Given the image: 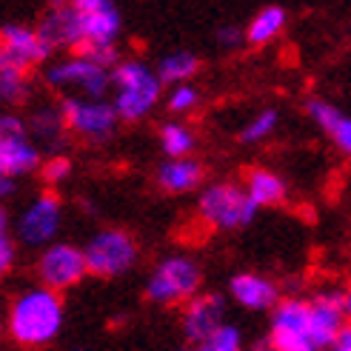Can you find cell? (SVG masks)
Returning <instances> with one entry per match:
<instances>
[{
	"instance_id": "6da1fadb",
	"label": "cell",
	"mask_w": 351,
	"mask_h": 351,
	"mask_svg": "<svg viewBox=\"0 0 351 351\" xmlns=\"http://www.w3.org/2000/svg\"><path fill=\"white\" fill-rule=\"evenodd\" d=\"M63 297L46 286H29L17 291L6 311V331L21 348H46L60 337Z\"/></svg>"
},
{
	"instance_id": "7a4b0ae2",
	"label": "cell",
	"mask_w": 351,
	"mask_h": 351,
	"mask_svg": "<svg viewBox=\"0 0 351 351\" xmlns=\"http://www.w3.org/2000/svg\"><path fill=\"white\" fill-rule=\"evenodd\" d=\"M112 103L123 123H137L160 103L163 95V80L157 69L146 66L143 60H120L112 69Z\"/></svg>"
},
{
	"instance_id": "3957f363",
	"label": "cell",
	"mask_w": 351,
	"mask_h": 351,
	"mask_svg": "<svg viewBox=\"0 0 351 351\" xmlns=\"http://www.w3.org/2000/svg\"><path fill=\"white\" fill-rule=\"evenodd\" d=\"M83 26V49L77 55L97 60L100 66L114 69L117 60V38L123 17L112 0H75Z\"/></svg>"
},
{
	"instance_id": "277c9868",
	"label": "cell",
	"mask_w": 351,
	"mask_h": 351,
	"mask_svg": "<svg viewBox=\"0 0 351 351\" xmlns=\"http://www.w3.org/2000/svg\"><path fill=\"white\" fill-rule=\"evenodd\" d=\"M203 283L200 266L186 254H169L152 269L146 280V300L154 306H186L197 297Z\"/></svg>"
},
{
	"instance_id": "5b68a950",
	"label": "cell",
	"mask_w": 351,
	"mask_h": 351,
	"mask_svg": "<svg viewBox=\"0 0 351 351\" xmlns=\"http://www.w3.org/2000/svg\"><path fill=\"white\" fill-rule=\"evenodd\" d=\"M43 80L51 89L66 92L63 97H86V100H106L112 89V69L100 66L86 55H69L43 69Z\"/></svg>"
},
{
	"instance_id": "8992f818",
	"label": "cell",
	"mask_w": 351,
	"mask_h": 351,
	"mask_svg": "<svg viewBox=\"0 0 351 351\" xmlns=\"http://www.w3.org/2000/svg\"><path fill=\"white\" fill-rule=\"evenodd\" d=\"M197 215L208 229L234 232V229H243V226H249L254 220L257 206L249 197L245 186L212 183L197 200Z\"/></svg>"
},
{
	"instance_id": "52a82bcc",
	"label": "cell",
	"mask_w": 351,
	"mask_h": 351,
	"mask_svg": "<svg viewBox=\"0 0 351 351\" xmlns=\"http://www.w3.org/2000/svg\"><path fill=\"white\" fill-rule=\"evenodd\" d=\"M63 223V203L55 189L38 191L14 220V240L26 245V249H46V245L58 243V232Z\"/></svg>"
},
{
	"instance_id": "ba28073f",
	"label": "cell",
	"mask_w": 351,
	"mask_h": 351,
	"mask_svg": "<svg viewBox=\"0 0 351 351\" xmlns=\"http://www.w3.org/2000/svg\"><path fill=\"white\" fill-rule=\"evenodd\" d=\"M83 254H86L89 274L109 280V277L126 274L137 266L140 245L129 232H123V229H100L89 237V243L83 245Z\"/></svg>"
},
{
	"instance_id": "9c48e42d",
	"label": "cell",
	"mask_w": 351,
	"mask_h": 351,
	"mask_svg": "<svg viewBox=\"0 0 351 351\" xmlns=\"http://www.w3.org/2000/svg\"><path fill=\"white\" fill-rule=\"evenodd\" d=\"M58 106L63 114L66 132L86 140V143H106L123 123L117 109H114V103H109V100L63 97Z\"/></svg>"
},
{
	"instance_id": "30bf717a",
	"label": "cell",
	"mask_w": 351,
	"mask_h": 351,
	"mask_svg": "<svg viewBox=\"0 0 351 351\" xmlns=\"http://www.w3.org/2000/svg\"><path fill=\"white\" fill-rule=\"evenodd\" d=\"M40 149L29 134V123L21 114L0 117V178H23L40 171Z\"/></svg>"
},
{
	"instance_id": "8fae6325",
	"label": "cell",
	"mask_w": 351,
	"mask_h": 351,
	"mask_svg": "<svg viewBox=\"0 0 351 351\" xmlns=\"http://www.w3.org/2000/svg\"><path fill=\"white\" fill-rule=\"evenodd\" d=\"M269 340L277 351H317L311 335V303L306 297H286L271 311Z\"/></svg>"
},
{
	"instance_id": "7c38bea8",
	"label": "cell",
	"mask_w": 351,
	"mask_h": 351,
	"mask_svg": "<svg viewBox=\"0 0 351 351\" xmlns=\"http://www.w3.org/2000/svg\"><path fill=\"white\" fill-rule=\"evenodd\" d=\"M34 274H38L40 286L51 289V291H66L77 286L80 280L89 274V266H86V254L83 249L72 243H51L38 254L34 260Z\"/></svg>"
},
{
	"instance_id": "4fadbf2b",
	"label": "cell",
	"mask_w": 351,
	"mask_h": 351,
	"mask_svg": "<svg viewBox=\"0 0 351 351\" xmlns=\"http://www.w3.org/2000/svg\"><path fill=\"white\" fill-rule=\"evenodd\" d=\"M51 49L46 43V38L38 32V26H29V23H3L0 29V63H9L14 69H29L34 66H49L51 58Z\"/></svg>"
},
{
	"instance_id": "5bb4252c",
	"label": "cell",
	"mask_w": 351,
	"mask_h": 351,
	"mask_svg": "<svg viewBox=\"0 0 351 351\" xmlns=\"http://www.w3.org/2000/svg\"><path fill=\"white\" fill-rule=\"evenodd\" d=\"M311 335L317 351L323 348H335L343 337V331L351 326L346 317V306H343V291H320L311 297Z\"/></svg>"
},
{
	"instance_id": "9a60e30c",
	"label": "cell",
	"mask_w": 351,
	"mask_h": 351,
	"mask_svg": "<svg viewBox=\"0 0 351 351\" xmlns=\"http://www.w3.org/2000/svg\"><path fill=\"white\" fill-rule=\"evenodd\" d=\"M226 326V303L217 294H197L191 303L183 306L180 328L189 343L203 346L212 340L217 331Z\"/></svg>"
},
{
	"instance_id": "2e32d148",
	"label": "cell",
	"mask_w": 351,
	"mask_h": 351,
	"mask_svg": "<svg viewBox=\"0 0 351 351\" xmlns=\"http://www.w3.org/2000/svg\"><path fill=\"white\" fill-rule=\"evenodd\" d=\"M38 32L43 34L51 49H66V51H75L77 55L83 49V26H80L77 3L49 6L38 21Z\"/></svg>"
},
{
	"instance_id": "e0dca14e",
	"label": "cell",
	"mask_w": 351,
	"mask_h": 351,
	"mask_svg": "<svg viewBox=\"0 0 351 351\" xmlns=\"http://www.w3.org/2000/svg\"><path fill=\"white\" fill-rule=\"evenodd\" d=\"M229 294L234 300L249 308V311H274L280 303V291L274 286V280L263 277L257 271H240L229 280Z\"/></svg>"
},
{
	"instance_id": "ac0fdd59",
	"label": "cell",
	"mask_w": 351,
	"mask_h": 351,
	"mask_svg": "<svg viewBox=\"0 0 351 351\" xmlns=\"http://www.w3.org/2000/svg\"><path fill=\"white\" fill-rule=\"evenodd\" d=\"M306 114L311 117V123H317V129H323L331 143H335L343 154L351 157V117L343 114L337 106H331L328 100L320 97H311L306 103Z\"/></svg>"
},
{
	"instance_id": "d6986e66",
	"label": "cell",
	"mask_w": 351,
	"mask_h": 351,
	"mask_svg": "<svg viewBox=\"0 0 351 351\" xmlns=\"http://www.w3.org/2000/svg\"><path fill=\"white\" fill-rule=\"evenodd\" d=\"M157 186H160L166 195H186V191H195L203 183V166L195 157H183V160H163L157 166Z\"/></svg>"
},
{
	"instance_id": "ffe728a7",
	"label": "cell",
	"mask_w": 351,
	"mask_h": 351,
	"mask_svg": "<svg viewBox=\"0 0 351 351\" xmlns=\"http://www.w3.org/2000/svg\"><path fill=\"white\" fill-rule=\"evenodd\" d=\"M245 191H249V197L254 200L257 208L263 206H280L286 200V183L283 178H277L274 171L263 169V166H254L245 171V180H243Z\"/></svg>"
},
{
	"instance_id": "44dd1931",
	"label": "cell",
	"mask_w": 351,
	"mask_h": 351,
	"mask_svg": "<svg viewBox=\"0 0 351 351\" xmlns=\"http://www.w3.org/2000/svg\"><path fill=\"white\" fill-rule=\"evenodd\" d=\"M286 21H289V14L283 6H266V9H260L249 26H245V43H252V46H266L271 43L274 38H280V32L286 29Z\"/></svg>"
},
{
	"instance_id": "7402d4cb",
	"label": "cell",
	"mask_w": 351,
	"mask_h": 351,
	"mask_svg": "<svg viewBox=\"0 0 351 351\" xmlns=\"http://www.w3.org/2000/svg\"><path fill=\"white\" fill-rule=\"evenodd\" d=\"M26 123H29V134H32L34 143L55 146V143H60V137L66 134L60 106H38L29 114Z\"/></svg>"
},
{
	"instance_id": "603a6c76",
	"label": "cell",
	"mask_w": 351,
	"mask_h": 351,
	"mask_svg": "<svg viewBox=\"0 0 351 351\" xmlns=\"http://www.w3.org/2000/svg\"><path fill=\"white\" fill-rule=\"evenodd\" d=\"M200 72V58L195 51H171L160 60L157 66V75H160L163 83H171V86H180V83H191Z\"/></svg>"
},
{
	"instance_id": "cb8c5ba5",
	"label": "cell",
	"mask_w": 351,
	"mask_h": 351,
	"mask_svg": "<svg viewBox=\"0 0 351 351\" xmlns=\"http://www.w3.org/2000/svg\"><path fill=\"white\" fill-rule=\"evenodd\" d=\"M160 146L166 152V160H183V157L195 152L197 137L180 120H169L160 126Z\"/></svg>"
},
{
	"instance_id": "d4e9b609",
	"label": "cell",
	"mask_w": 351,
	"mask_h": 351,
	"mask_svg": "<svg viewBox=\"0 0 351 351\" xmlns=\"http://www.w3.org/2000/svg\"><path fill=\"white\" fill-rule=\"evenodd\" d=\"M0 95L9 106H21L29 97V77L23 69H14L9 63H0Z\"/></svg>"
},
{
	"instance_id": "484cf974",
	"label": "cell",
	"mask_w": 351,
	"mask_h": 351,
	"mask_svg": "<svg viewBox=\"0 0 351 351\" xmlns=\"http://www.w3.org/2000/svg\"><path fill=\"white\" fill-rule=\"evenodd\" d=\"M280 123V114L277 109H260L245 126L240 129V143H260V140H266Z\"/></svg>"
},
{
	"instance_id": "4316f807",
	"label": "cell",
	"mask_w": 351,
	"mask_h": 351,
	"mask_svg": "<svg viewBox=\"0 0 351 351\" xmlns=\"http://www.w3.org/2000/svg\"><path fill=\"white\" fill-rule=\"evenodd\" d=\"M200 103V92L195 83H180V86H171V92L166 97V106L171 114H189Z\"/></svg>"
},
{
	"instance_id": "83f0119b",
	"label": "cell",
	"mask_w": 351,
	"mask_h": 351,
	"mask_svg": "<svg viewBox=\"0 0 351 351\" xmlns=\"http://www.w3.org/2000/svg\"><path fill=\"white\" fill-rule=\"evenodd\" d=\"M191 351H243V335H240L237 326L226 323L212 340L203 343V346H195Z\"/></svg>"
},
{
	"instance_id": "f1b7e54d",
	"label": "cell",
	"mask_w": 351,
	"mask_h": 351,
	"mask_svg": "<svg viewBox=\"0 0 351 351\" xmlns=\"http://www.w3.org/2000/svg\"><path fill=\"white\" fill-rule=\"evenodd\" d=\"M69 174H72V160L63 157V154H51L49 160H43V166H40V178H43V183L49 189L60 186L69 178Z\"/></svg>"
},
{
	"instance_id": "f546056e",
	"label": "cell",
	"mask_w": 351,
	"mask_h": 351,
	"mask_svg": "<svg viewBox=\"0 0 351 351\" xmlns=\"http://www.w3.org/2000/svg\"><path fill=\"white\" fill-rule=\"evenodd\" d=\"M17 260V240L6 232V212H0V271L9 274Z\"/></svg>"
},
{
	"instance_id": "4dcf8cb0",
	"label": "cell",
	"mask_w": 351,
	"mask_h": 351,
	"mask_svg": "<svg viewBox=\"0 0 351 351\" xmlns=\"http://www.w3.org/2000/svg\"><path fill=\"white\" fill-rule=\"evenodd\" d=\"M245 40V29H237V26H223L217 32V43L223 49H237L240 43Z\"/></svg>"
},
{
	"instance_id": "1f68e13d",
	"label": "cell",
	"mask_w": 351,
	"mask_h": 351,
	"mask_svg": "<svg viewBox=\"0 0 351 351\" xmlns=\"http://www.w3.org/2000/svg\"><path fill=\"white\" fill-rule=\"evenodd\" d=\"M335 351H351V326L343 331V337H340V343L335 346Z\"/></svg>"
},
{
	"instance_id": "d6a6232c",
	"label": "cell",
	"mask_w": 351,
	"mask_h": 351,
	"mask_svg": "<svg viewBox=\"0 0 351 351\" xmlns=\"http://www.w3.org/2000/svg\"><path fill=\"white\" fill-rule=\"evenodd\" d=\"M12 191H14V180H12V178H0V195L9 197Z\"/></svg>"
},
{
	"instance_id": "836d02e7",
	"label": "cell",
	"mask_w": 351,
	"mask_h": 351,
	"mask_svg": "<svg viewBox=\"0 0 351 351\" xmlns=\"http://www.w3.org/2000/svg\"><path fill=\"white\" fill-rule=\"evenodd\" d=\"M343 306H346V317H348V323H351V283H348L346 291H343Z\"/></svg>"
},
{
	"instance_id": "e575fe53",
	"label": "cell",
	"mask_w": 351,
	"mask_h": 351,
	"mask_svg": "<svg viewBox=\"0 0 351 351\" xmlns=\"http://www.w3.org/2000/svg\"><path fill=\"white\" fill-rule=\"evenodd\" d=\"M75 351H89V348H75Z\"/></svg>"
},
{
	"instance_id": "d590c367",
	"label": "cell",
	"mask_w": 351,
	"mask_h": 351,
	"mask_svg": "<svg viewBox=\"0 0 351 351\" xmlns=\"http://www.w3.org/2000/svg\"><path fill=\"white\" fill-rule=\"evenodd\" d=\"M348 43H351V32H348Z\"/></svg>"
}]
</instances>
